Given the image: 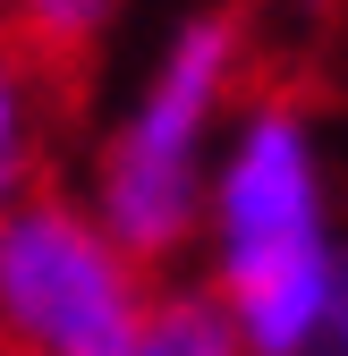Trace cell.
I'll return each instance as SVG.
<instances>
[{
    "instance_id": "1",
    "label": "cell",
    "mask_w": 348,
    "mask_h": 356,
    "mask_svg": "<svg viewBox=\"0 0 348 356\" xmlns=\"http://www.w3.org/2000/svg\"><path fill=\"white\" fill-rule=\"evenodd\" d=\"M331 254H323V204H315V153L297 111H255L246 145L221 178V280L255 356H306L331 314Z\"/></svg>"
},
{
    "instance_id": "2",
    "label": "cell",
    "mask_w": 348,
    "mask_h": 356,
    "mask_svg": "<svg viewBox=\"0 0 348 356\" xmlns=\"http://www.w3.org/2000/svg\"><path fill=\"white\" fill-rule=\"evenodd\" d=\"M238 68H246V26H238V0L187 17V34L170 42L161 76L145 85V111L102 145V229L111 246L136 263H170L196 220H204V187H196V136L212 127V111L238 102Z\"/></svg>"
},
{
    "instance_id": "3",
    "label": "cell",
    "mask_w": 348,
    "mask_h": 356,
    "mask_svg": "<svg viewBox=\"0 0 348 356\" xmlns=\"http://www.w3.org/2000/svg\"><path fill=\"white\" fill-rule=\"evenodd\" d=\"M145 305V272L60 187L0 204V356H119Z\"/></svg>"
},
{
    "instance_id": "4",
    "label": "cell",
    "mask_w": 348,
    "mask_h": 356,
    "mask_svg": "<svg viewBox=\"0 0 348 356\" xmlns=\"http://www.w3.org/2000/svg\"><path fill=\"white\" fill-rule=\"evenodd\" d=\"M85 102H94V60L42 42L0 0V204L52 187V161L85 127Z\"/></svg>"
},
{
    "instance_id": "5",
    "label": "cell",
    "mask_w": 348,
    "mask_h": 356,
    "mask_svg": "<svg viewBox=\"0 0 348 356\" xmlns=\"http://www.w3.org/2000/svg\"><path fill=\"white\" fill-rule=\"evenodd\" d=\"M119 356H246V331L230 323L221 297H187V289H170V297L145 305L136 339H127Z\"/></svg>"
},
{
    "instance_id": "6",
    "label": "cell",
    "mask_w": 348,
    "mask_h": 356,
    "mask_svg": "<svg viewBox=\"0 0 348 356\" xmlns=\"http://www.w3.org/2000/svg\"><path fill=\"white\" fill-rule=\"evenodd\" d=\"M315 356H348V272L331 280V314H323V331H315Z\"/></svg>"
}]
</instances>
